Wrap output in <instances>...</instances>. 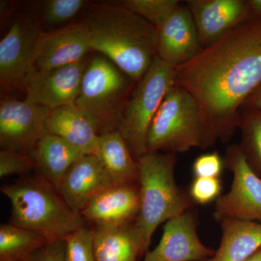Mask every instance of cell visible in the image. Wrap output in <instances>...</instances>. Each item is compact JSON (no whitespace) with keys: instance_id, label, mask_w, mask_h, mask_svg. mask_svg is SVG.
I'll return each instance as SVG.
<instances>
[{"instance_id":"6da1fadb","label":"cell","mask_w":261,"mask_h":261,"mask_svg":"<svg viewBox=\"0 0 261 261\" xmlns=\"http://www.w3.org/2000/svg\"><path fill=\"white\" fill-rule=\"evenodd\" d=\"M261 84V19L237 27L175 70L174 86L198 103L216 140L229 142Z\"/></svg>"},{"instance_id":"7a4b0ae2","label":"cell","mask_w":261,"mask_h":261,"mask_svg":"<svg viewBox=\"0 0 261 261\" xmlns=\"http://www.w3.org/2000/svg\"><path fill=\"white\" fill-rule=\"evenodd\" d=\"M85 10L92 50L137 83L158 57L159 29L121 4L88 3Z\"/></svg>"},{"instance_id":"3957f363","label":"cell","mask_w":261,"mask_h":261,"mask_svg":"<svg viewBox=\"0 0 261 261\" xmlns=\"http://www.w3.org/2000/svg\"><path fill=\"white\" fill-rule=\"evenodd\" d=\"M1 192L11 205L10 224L39 233L48 242L65 240L86 225L82 216L39 173L3 185Z\"/></svg>"},{"instance_id":"277c9868","label":"cell","mask_w":261,"mask_h":261,"mask_svg":"<svg viewBox=\"0 0 261 261\" xmlns=\"http://www.w3.org/2000/svg\"><path fill=\"white\" fill-rule=\"evenodd\" d=\"M137 161L140 207L134 226L147 252L160 225L191 208L192 201L176 185V154L147 152Z\"/></svg>"},{"instance_id":"5b68a950","label":"cell","mask_w":261,"mask_h":261,"mask_svg":"<svg viewBox=\"0 0 261 261\" xmlns=\"http://www.w3.org/2000/svg\"><path fill=\"white\" fill-rule=\"evenodd\" d=\"M217 140L191 94L173 85L154 116L147 135V152L181 153L207 149Z\"/></svg>"},{"instance_id":"8992f818","label":"cell","mask_w":261,"mask_h":261,"mask_svg":"<svg viewBox=\"0 0 261 261\" xmlns=\"http://www.w3.org/2000/svg\"><path fill=\"white\" fill-rule=\"evenodd\" d=\"M137 82L102 55L89 61L75 106L97 127L99 135L118 130Z\"/></svg>"},{"instance_id":"52a82bcc","label":"cell","mask_w":261,"mask_h":261,"mask_svg":"<svg viewBox=\"0 0 261 261\" xmlns=\"http://www.w3.org/2000/svg\"><path fill=\"white\" fill-rule=\"evenodd\" d=\"M175 70L158 56L136 84L126 103L118 130L137 161L147 152L149 127L168 90L174 85Z\"/></svg>"},{"instance_id":"ba28073f","label":"cell","mask_w":261,"mask_h":261,"mask_svg":"<svg viewBox=\"0 0 261 261\" xmlns=\"http://www.w3.org/2000/svg\"><path fill=\"white\" fill-rule=\"evenodd\" d=\"M224 164L232 173V183L229 191L216 200L214 219L219 223L228 219L261 223V177L238 144L226 148Z\"/></svg>"},{"instance_id":"9c48e42d","label":"cell","mask_w":261,"mask_h":261,"mask_svg":"<svg viewBox=\"0 0 261 261\" xmlns=\"http://www.w3.org/2000/svg\"><path fill=\"white\" fill-rule=\"evenodd\" d=\"M43 31L28 15L15 17L0 42V82L5 88L23 89L27 79L37 70L36 47Z\"/></svg>"},{"instance_id":"30bf717a","label":"cell","mask_w":261,"mask_h":261,"mask_svg":"<svg viewBox=\"0 0 261 261\" xmlns=\"http://www.w3.org/2000/svg\"><path fill=\"white\" fill-rule=\"evenodd\" d=\"M51 110L6 98L0 104V147L30 154L38 141L47 133Z\"/></svg>"},{"instance_id":"8fae6325","label":"cell","mask_w":261,"mask_h":261,"mask_svg":"<svg viewBox=\"0 0 261 261\" xmlns=\"http://www.w3.org/2000/svg\"><path fill=\"white\" fill-rule=\"evenodd\" d=\"M88 63L85 58L55 69L36 70L25 82V101L49 110L73 106Z\"/></svg>"},{"instance_id":"7c38bea8","label":"cell","mask_w":261,"mask_h":261,"mask_svg":"<svg viewBox=\"0 0 261 261\" xmlns=\"http://www.w3.org/2000/svg\"><path fill=\"white\" fill-rule=\"evenodd\" d=\"M197 224L195 211L191 208L165 223L159 245L146 252L143 261L209 260L215 251L201 241Z\"/></svg>"},{"instance_id":"4fadbf2b","label":"cell","mask_w":261,"mask_h":261,"mask_svg":"<svg viewBox=\"0 0 261 261\" xmlns=\"http://www.w3.org/2000/svg\"><path fill=\"white\" fill-rule=\"evenodd\" d=\"M185 4L191 13L203 49L252 20L247 0H187Z\"/></svg>"},{"instance_id":"5bb4252c","label":"cell","mask_w":261,"mask_h":261,"mask_svg":"<svg viewBox=\"0 0 261 261\" xmlns=\"http://www.w3.org/2000/svg\"><path fill=\"white\" fill-rule=\"evenodd\" d=\"M91 50L88 29L82 20L43 32L36 47V68L48 70L77 63Z\"/></svg>"},{"instance_id":"9a60e30c","label":"cell","mask_w":261,"mask_h":261,"mask_svg":"<svg viewBox=\"0 0 261 261\" xmlns=\"http://www.w3.org/2000/svg\"><path fill=\"white\" fill-rule=\"evenodd\" d=\"M139 184L114 185L94 197L81 213L94 226L134 224L140 212Z\"/></svg>"},{"instance_id":"2e32d148","label":"cell","mask_w":261,"mask_h":261,"mask_svg":"<svg viewBox=\"0 0 261 261\" xmlns=\"http://www.w3.org/2000/svg\"><path fill=\"white\" fill-rule=\"evenodd\" d=\"M202 49L191 13L181 3L159 29L158 56L177 68L191 61Z\"/></svg>"},{"instance_id":"e0dca14e","label":"cell","mask_w":261,"mask_h":261,"mask_svg":"<svg viewBox=\"0 0 261 261\" xmlns=\"http://www.w3.org/2000/svg\"><path fill=\"white\" fill-rule=\"evenodd\" d=\"M114 185L100 160L85 154L66 173L58 188L65 202L80 214L94 197Z\"/></svg>"},{"instance_id":"ac0fdd59","label":"cell","mask_w":261,"mask_h":261,"mask_svg":"<svg viewBox=\"0 0 261 261\" xmlns=\"http://www.w3.org/2000/svg\"><path fill=\"white\" fill-rule=\"evenodd\" d=\"M85 154L61 137L49 133L43 136L30 152L38 173L57 190L70 168Z\"/></svg>"},{"instance_id":"d6986e66","label":"cell","mask_w":261,"mask_h":261,"mask_svg":"<svg viewBox=\"0 0 261 261\" xmlns=\"http://www.w3.org/2000/svg\"><path fill=\"white\" fill-rule=\"evenodd\" d=\"M47 133L61 137L84 153H94L99 132L92 121L78 108L63 106L49 111Z\"/></svg>"},{"instance_id":"ffe728a7","label":"cell","mask_w":261,"mask_h":261,"mask_svg":"<svg viewBox=\"0 0 261 261\" xmlns=\"http://www.w3.org/2000/svg\"><path fill=\"white\" fill-rule=\"evenodd\" d=\"M217 251L207 261H246L261 249V223L224 220Z\"/></svg>"},{"instance_id":"44dd1931","label":"cell","mask_w":261,"mask_h":261,"mask_svg":"<svg viewBox=\"0 0 261 261\" xmlns=\"http://www.w3.org/2000/svg\"><path fill=\"white\" fill-rule=\"evenodd\" d=\"M92 228L97 261H139L146 254L134 224Z\"/></svg>"},{"instance_id":"7402d4cb","label":"cell","mask_w":261,"mask_h":261,"mask_svg":"<svg viewBox=\"0 0 261 261\" xmlns=\"http://www.w3.org/2000/svg\"><path fill=\"white\" fill-rule=\"evenodd\" d=\"M93 154L100 160L114 185L138 182V161L119 130L99 135Z\"/></svg>"},{"instance_id":"603a6c76","label":"cell","mask_w":261,"mask_h":261,"mask_svg":"<svg viewBox=\"0 0 261 261\" xmlns=\"http://www.w3.org/2000/svg\"><path fill=\"white\" fill-rule=\"evenodd\" d=\"M39 233L12 224L0 226V261H25L47 243Z\"/></svg>"},{"instance_id":"cb8c5ba5","label":"cell","mask_w":261,"mask_h":261,"mask_svg":"<svg viewBox=\"0 0 261 261\" xmlns=\"http://www.w3.org/2000/svg\"><path fill=\"white\" fill-rule=\"evenodd\" d=\"M240 143L249 164L261 177V111L241 109L238 128Z\"/></svg>"},{"instance_id":"d4e9b609","label":"cell","mask_w":261,"mask_h":261,"mask_svg":"<svg viewBox=\"0 0 261 261\" xmlns=\"http://www.w3.org/2000/svg\"><path fill=\"white\" fill-rule=\"evenodd\" d=\"M181 3L178 0H125L120 4L159 29Z\"/></svg>"},{"instance_id":"484cf974","label":"cell","mask_w":261,"mask_h":261,"mask_svg":"<svg viewBox=\"0 0 261 261\" xmlns=\"http://www.w3.org/2000/svg\"><path fill=\"white\" fill-rule=\"evenodd\" d=\"M66 261H97L94 250V229L84 225L65 239Z\"/></svg>"},{"instance_id":"4316f807","label":"cell","mask_w":261,"mask_h":261,"mask_svg":"<svg viewBox=\"0 0 261 261\" xmlns=\"http://www.w3.org/2000/svg\"><path fill=\"white\" fill-rule=\"evenodd\" d=\"M44 3V21L49 25L63 27L72 23L70 22L88 5L84 0H49Z\"/></svg>"},{"instance_id":"83f0119b","label":"cell","mask_w":261,"mask_h":261,"mask_svg":"<svg viewBox=\"0 0 261 261\" xmlns=\"http://www.w3.org/2000/svg\"><path fill=\"white\" fill-rule=\"evenodd\" d=\"M36 170L35 163L29 154L18 151L1 149L0 150V177L19 175L27 176Z\"/></svg>"},{"instance_id":"f1b7e54d","label":"cell","mask_w":261,"mask_h":261,"mask_svg":"<svg viewBox=\"0 0 261 261\" xmlns=\"http://www.w3.org/2000/svg\"><path fill=\"white\" fill-rule=\"evenodd\" d=\"M222 184L220 178L195 177L189 190L192 202L207 205L217 200L221 195Z\"/></svg>"},{"instance_id":"f546056e","label":"cell","mask_w":261,"mask_h":261,"mask_svg":"<svg viewBox=\"0 0 261 261\" xmlns=\"http://www.w3.org/2000/svg\"><path fill=\"white\" fill-rule=\"evenodd\" d=\"M224 166V160L215 151L197 157L192 164V173L195 177L220 178Z\"/></svg>"},{"instance_id":"4dcf8cb0","label":"cell","mask_w":261,"mask_h":261,"mask_svg":"<svg viewBox=\"0 0 261 261\" xmlns=\"http://www.w3.org/2000/svg\"><path fill=\"white\" fill-rule=\"evenodd\" d=\"M25 261H66L65 240L47 242Z\"/></svg>"},{"instance_id":"1f68e13d","label":"cell","mask_w":261,"mask_h":261,"mask_svg":"<svg viewBox=\"0 0 261 261\" xmlns=\"http://www.w3.org/2000/svg\"><path fill=\"white\" fill-rule=\"evenodd\" d=\"M242 109L261 111V84L245 101Z\"/></svg>"},{"instance_id":"d6a6232c","label":"cell","mask_w":261,"mask_h":261,"mask_svg":"<svg viewBox=\"0 0 261 261\" xmlns=\"http://www.w3.org/2000/svg\"><path fill=\"white\" fill-rule=\"evenodd\" d=\"M252 20L261 19V0H247Z\"/></svg>"},{"instance_id":"836d02e7","label":"cell","mask_w":261,"mask_h":261,"mask_svg":"<svg viewBox=\"0 0 261 261\" xmlns=\"http://www.w3.org/2000/svg\"><path fill=\"white\" fill-rule=\"evenodd\" d=\"M246 261H261V249Z\"/></svg>"},{"instance_id":"e575fe53","label":"cell","mask_w":261,"mask_h":261,"mask_svg":"<svg viewBox=\"0 0 261 261\" xmlns=\"http://www.w3.org/2000/svg\"><path fill=\"white\" fill-rule=\"evenodd\" d=\"M207 260H203V261H207Z\"/></svg>"}]
</instances>
